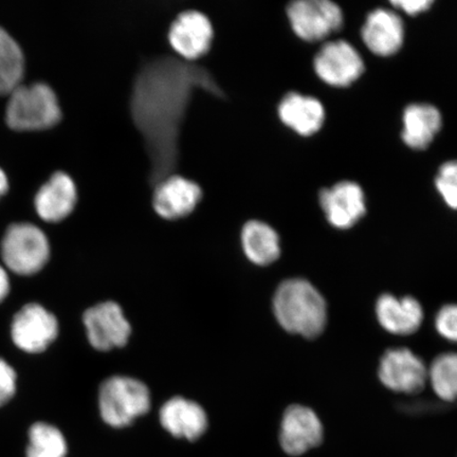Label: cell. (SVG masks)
<instances>
[{"label":"cell","instance_id":"6da1fadb","mask_svg":"<svg viewBox=\"0 0 457 457\" xmlns=\"http://www.w3.org/2000/svg\"><path fill=\"white\" fill-rule=\"evenodd\" d=\"M195 86L221 94L207 72L170 59L151 62L137 79L131 112L150 154L154 184L177 163L180 125Z\"/></svg>","mask_w":457,"mask_h":457},{"label":"cell","instance_id":"7a4b0ae2","mask_svg":"<svg viewBox=\"0 0 457 457\" xmlns=\"http://www.w3.org/2000/svg\"><path fill=\"white\" fill-rule=\"evenodd\" d=\"M273 312L286 331L308 339L321 335L328 322L327 302L316 287L303 278L287 279L278 286Z\"/></svg>","mask_w":457,"mask_h":457},{"label":"cell","instance_id":"3957f363","mask_svg":"<svg viewBox=\"0 0 457 457\" xmlns=\"http://www.w3.org/2000/svg\"><path fill=\"white\" fill-rule=\"evenodd\" d=\"M0 255L5 270L21 277H32L48 264L50 243L41 228L31 222H14L0 242Z\"/></svg>","mask_w":457,"mask_h":457},{"label":"cell","instance_id":"277c9868","mask_svg":"<svg viewBox=\"0 0 457 457\" xmlns=\"http://www.w3.org/2000/svg\"><path fill=\"white\" fill-rule=\"evenodd\" d=\"M5 120L16 130H39L60 122L62 111L53 88L45 83L19 85L11 91Z\"/></svg>","mask_w":457,"mask_h":457},{"label":"cell","instance_id":"5b68a950","mask_svg":"<svg viewBox=\"0 0 457 457\" xmlns=\"http://www.w3.org/2000/svg\"><path fill=\"white\" fill-rule=\"evenodd\" d=\"M103 420L113 428L133 424L151 409V394L143 382L127 376H113L103 382L99 393Z\"/></svg>","mask_w":457,"mask_h":457},{"label":"cell","instance_id":"8992f818","mask_svg":"<svg viewBox=\"0 0 457 457\" xmlns=\"http://www.w3.org/2000/svg\"><path fill=\"white\" fill-rule=\"evenodd\" d=\"M287 16L296 36L310 43L338 32L345 21L339 5L330 0H296L289 4Z\"/></svg>","mask_w":457,"mask_h":457},{"label":"cell","instance_id":"52a82bcc","mask_svg":"<svg viewBox=\"0 0 457 457\" xmlns=\"http://www.w3.org/2000/svg\"><path fill=\"white\" fill-rule=\"evenodd\" d=\"M54 314L38 303H29L15 313L11 324V338L17 348L28 353H41L59 336Z\"/></svg>","mask_w":457,"mask_h":457},{"label":"cell","instance_id":"ba28073f","mask_svg":"<svg viewBox=\"0 0 457 457\" xmlns=\"http://www.w3.org/2000/svg\"><path fill=\"white\" fill-rule=\"evenodd\" d=\"M313 68L325 84L338 88L355 83L365 71L361 55L342 39L324 44L314 56Z\"/></svg>","mask_w":457,"mask_h":457},{"label":"cell","instance_id":"9c48e42d","mask_svg":"<svg viewBox=\"0 0 457 457\" xmlns=\"http://www.w3.org/2000/svg\"><path fill=\"white\" fill-rule=\"evenodd\" d=\"M88 341L96 350L107 352L129 342L130 324L121 306L108 301L90 307L83 317Z\"/></svg>","mask_w":457,"mask_h":457},{"label":"cell","instance_id":"30bf717a","mask_svg":"<svg viewBox=\"0 0 457 457\" xmlns=\"http://www.w3.org/2000/svg\"><path fill=\"white\" fill-rule=\"evenodd\" d=\"M213 38L212 22L199 11L182 12L170 27L171 48L187 61H195L207 54L212 47Z\"/></svg>","mask_w":457,"mask_h":457},{"label":"cell","instance_id":"8fae6325","mask_svg":"<svg viewBox=\"0 0 457 457\" xmlns=\"http://www.w3.org/2000/svg\"><path fill=\"white\" fill-rule=\"evenodd\" d=\"M378 373L382 384L399 393H419L428 381L425 362L408 348L388 350L381 358Z\"/></svg>","mask_w":457,"mask_h":457},{"label":"cell","instance_id":"7c38bea8","mask_svg":"<svg viewBox=\"0 0 457 457\" xmlns=\"http://www.w3.org/2000/svg\"><path fill=\"white\" fill-rule=\"evenodd\" d=\"M319 202L329 224L342 230L355 226L367 212L364 192L353 181H341L323 188Z\"/></svg>","mask_w":457,"mask_h":457},{"label":"cell","instance_id":"4fadbf2b","mask_svg":"<svg viewBox=\"0 0 457 457\" xmlns=\"http://www.w3.org/2000/svg\"><path fill=\"white\" fill-rule=\"evenodd\" d=\"M323 439L321 420L304 405H291L285 411L279 443L286 453L299 456L318 447Z\"/></svg>","mask_w":457,"mask_h":457},{"label":"cell","instance_id":"5bb4252c","mask_svg":"<svg viewBox=\"0 0 457 457\" xmlns=\"http://www.w3.org/2000/svg\"><path fill=\"white\" fill-rule=\"evenodd\" d=\"M202 198V187L195 181L180 175H170L156 185L153 207L164 220H179L190 215Z\"/></svg>","mask_w":457,"mask_h":457},{"label":"cell","instance_id":"9a60e30c","mask_svg":"<svg viewBox=\"0 0 457 457\" xmlns=\"http://www.w3.org/2000/svg\"><path fill=\"white\" fill-rule=\"evenodd\" d=\"M361 37L370 53L378 56H392L403 47V21L392 10L376 9L368 15Z\"/></svg>","mask_w":457,"mask_h":457},{"label":"cell","instance_id":"2e32d148","mask_svg":"<svg viewBox=\"0 0 457 457\" xmlns=\"http://www.w3.org/2000/svg\"><path fill=\"white\" fill-rule=\"evenodd\" d=\"M77 203V186L64 171H56L51 176L34 199L38 216L47 222L64 220L72 213Z\"/></svg>","mask_w":457,"mask_h":457},{"label":"cell","instance_id":"e0dca14e","mask_svg":"<svg viewBox=\"0 0 457 457\" xmlns=\"http://www.w3.org/2000/svg\"><path fill=\"white\" fill-rule=\"evenodd\" d=\"M160 422L171 436L196 441L208 428V417L196 403L184 397H174L160 410Z\"/></svg>","mask_w":457,"mask_h":457},{"label":"cell","instance_id":"ac0fdd59","mask_svg":"<svg viewBox=\"0 0 457 457\" xmlns=\"http://www.w3.org/2000/svg\"><path fill=\"white\" fill-rule=\"evenodd\" d=\"M376 314L381 327L394 335L414 334L424 321L420 303L411 296L397 299L392 295H381L377 301Z\"/></svg>","mask_w":457,"mask_h":457},{"label":"cell","instance_id":"d6986e66","mask_svg":"<svg viewBox=\"0 0 457 457\" xmlns=\"http://www.w3.org/2000/svg\"><path fill=\"white\" fill-rule=\"evenodd\" d=\"M279 120L286 127L303 137L317 134L323 128L325 110L322 103L310 96L289 93L278 108Z\"/></svg>","mask_w":457,"mask_h":457},{"label":"cell","instance_id":"ffe728a7","mask_svg":"<svg viewBox=\"0 0 457 457\" xmlns=\"http://www.w3.org/2000/svg\"><path fill=\"white\" fill-rule=\"evenodd\" d=\"M402 138L415 151L427 150L443 127L442 113L430 104H411L403 114Z\"/></svg>","mask_w":457,"mask_h":457},{"label":"cell","instance_id":"44dd1931","mask_svg":"<svg viewBox=\"0 0 457 457\" xmlns=\"http://www.w3.org/2000/svg\"><path fill=\"white\" fill-rule=\"evenodd\" d=\"M242 245L245 256L256 265H270L281 255L278 234L260 220L245 222L242 230Z\"/></svg>","mask_w":457,"mask_h":457},{"label":"cell","instance_id":"7402d4cb","mask_svg":"<svg viewBox=\"0 0 457 457\" xmlns=\"http://www.w3.org/2000/svg\"><path fill=\"white\" fill-rule=\"evenodd\" d=\"M25 57L19 43L0 27V95H9L21 85Z\"/></svg>","mask_w":457,"mask_h":457},{"label":"cell","instance_id":"603a6c76","mask_svg":"<svg viewBox=\"0 0 457 457\" xmlns=\"http://www.w3.org/2000/svg\"><path fill=\"white\" fill-rule=\"evenodd\" d=\"M67 443L56 427L37 422L29 430L27 457H66Z\"/></svg>","mask_w":457,"mask_h":457},{"label":"cell","instance_id":"cb8c5ba5","mask_svg":"<svg viewBox=\"0 0 457 457\" xmlns=\"http://www.w3.org/2000/svg\"><path fill=\"white\" fill-rule=\"evenodd\" d=\"M434 392L445 402L457 399V353H448L434 360L428 370Z\"/></svg>","mask_w":457,"mask_h":457},{"label":"cell","instance_id":"d4e9b609","mask_svg":"<svg viewBox=\"0 0 457 457\" xmlns=\"http://www.w3.org/2000/svg\"><path fill=\"white\" fill-rule=\"evenodd\" d=\"M436 187L448 207L457 210V160L445 162L439 168Z\"/></svg>","mask_w":457,"mask_h":457},{"label":"cell","instance_id":"484cf974","mask_svg":"<svg viewBox=\"0 0 457 457\" xmlns=\"http://www.w3.org/2000/svg\"><path fill=\"white\" fill-rule=\"evenodd\" d=\"M436 328L445 339L457 343V305H445L437 312Z\"/></svg>","mask_w":457,"mask_h":457},{"label":"cell","instance_id":"4316f807","mask_svg":"<svg viewBox=\"0 0 457 457\" xmlns=\"http://www.w3.org/2000/svg\"><path fill=\"white\" fill-rule=\"evenodd\" d=\"M17 375L15 370L4 359L0 358V408L15 396Z\"/></svg>","mask_w":457,"mask_h":457},{"label":"cell","instance_id":"83f0119b","mask_svg":"<svg viewBox=\"0 0 457 457\" xmlns=\"http://www.w3.org/2000/svg\"><path fill=\"white\" fill-rule=\"evenodd\" d=\"M394 7L403 10L404 13L410 16H416L426 12L433 5L430 0H413V2H407V0H396L391 3Z\"/></svg>","mask_w":457,"mask_h":457},{"label":"cell","instance_id":"f1b7e54d","mask_svg":"<svg viewBox=\"0 0 457 457\" xmlns=\"http://www.w3.org/2000/svg\"><path fill=\"white\" fill-rule=\"evenodd\" d=\"M11 290V282L8 270L0 264V304L8 298Z\"/></svg>","mask_w":457,"mask_h":457},{"label":"cell","instance_id":"f546056e","mask_svg":"<svg viewBox=\"0 0 457 457\" xmlns=\"http://www.w3.org/2000/svg\"><path fill=\"white\" fill-rule=\"evenodd\" d=\"M9 188L8 177L4 171L0 169V198H2Z\"/></svg>","mask_w":457,"mask_h":457}]
</instances>
